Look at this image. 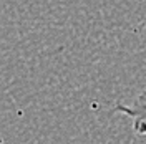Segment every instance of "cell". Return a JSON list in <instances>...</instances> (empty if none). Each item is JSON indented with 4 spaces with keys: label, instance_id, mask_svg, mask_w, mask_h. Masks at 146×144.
I'll return each instance as SVG.
<instances>
[{
    "label": "cell",
    "instance_id": "obj_1",
    "mask_svg": "<svg viewBox=\"0 0 146 144\" xmlns=\"http://www.w3.org/2000/svg\"><path fill=\"white\" fill-rule=\"evenodd\" d=\"M116 111L131 119L136 134L146 136V93L138 94L131 104H118Z\"/></svg>",
    "mask_w": 146,
    "mask_h": 144
}]
</instances>
